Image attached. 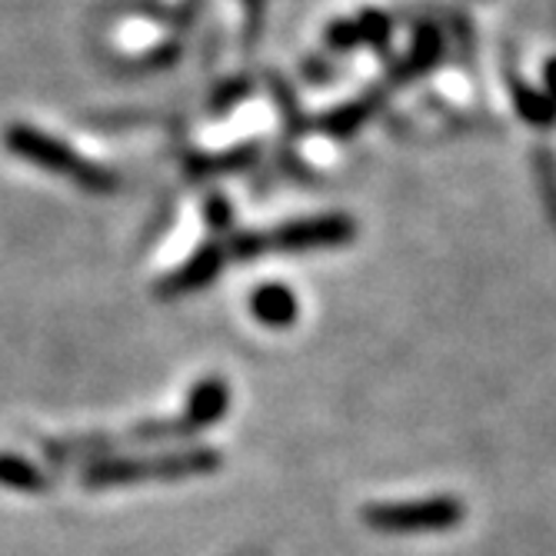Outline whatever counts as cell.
I'll return each instance as SVG.
<instances>
[{"mask_svg":"<svg viewBox=\"0 0 556 556\" xmlns=\"http://www.w3.org/2000/svg\"><path fill=\"white\" fill-rule=\"evenodd\" d=\"M4 147L17 161H27L47 174H64L71 177V184H77L87 193H111L117 187V177L111 170H104L100 164L84 161L74 147H67L64 140L50 137L30 124H11L4 130Z\"/></svg>","mask_w":556,"mask_h":556,"instance_id":"cell-1","label":"cell"},{"mask_svg":"<svg viewBox=\"0 0 556 556\" xmlns=\"http://www.w3.org/2000/svg\"><path fill=\"white\" fill-rule=\"evenodd\" d=\"M364 523L377 533L390 536H410V533H446L460 527L467 507L460 496H427L407 503H370L364 507Z\"/></svg>","mask_w":556,"mask_h":556,"instance_id":"cell-2","label":"cell"},{"mask_svg":"<svg viewBox=\"0 0 556 556\" xmlns=\"http://www.w3.org/2000/svg\"><path fill=\"white\" fill-rule=\"evenodd\" d=\"M224 467V457L217 450L193 446L184 453H167L157 460H121V464H100L84 473L87 486H114V483H134V480H184V477H207Z\"/></svg>","mask_w":556,"mask_h":556,"instance_id":"cell-3","label":"cell"},{"mask_svg":"<svg viewBox=\"0 0 556 556\" xmlns=\"http://www.w3.org/2000/svg\"><path fill=\"white\" fill-rule=\"evenodd\" d=\"M353 237V224L343 217H320V220H303L280 227L274 233H257V247L264 250H311V247H333L346 243Z\"/></svg>","mask_w":556,"mask_h":556,"instance_id":"cell-4","label":"cell"},{"mask_svg":"<svg viewBox=\"0 0 556 556\" xmlns=\"http://www.w3.org/2000/svg\"><path fill=\"white\" fill-rule=\"evenodd\" d=\"M227 407H230V390H227V383L220 377H211V380L193 387V393L187 400V410H184L180 420H184L187 433H193V430H204V427L217 424L227 414Z\"/></svg>","mask_w":556,"mask_h":556,"instance_id":"cell-5","label":"cell"},{"mask_svg":"<svg viewBox=\"0 0 556 556\" xmlns=\"http://www.w3.org/2000/svg\"><path fill=\"white\" fill-rule=\"evenodd\" d=\"M224 261H227V250L217 247V243H211V247H204V250H197L193 261L184 264V267L161 287V293H164V296H177V293H190V290L207 287V283L224 270Z\"/></svg>","mask_w":556,"mask_h":556,"instance_id":"cell-6","label":"cell"},{"mask_svg":"<svg viewBox=\"0 0 556 556\" xmlns=\"http://www.w3.org/2000/svg\"><path fill=\"white\" fill-rule=\"evenodd\" d=\"M250 307H254V317L264 327H290L300 314V303L296 296L283 287V283H264L254 296H250Z\"/></svg>","mask_w":556,"mask_h":556,"instance_id":"cell-7","label":"cell"},{"mask_svg":"<svg viewBox=\"0 0 556 556\" xmlns=\"http://www.w3.org/2000/svg\"><path fill=\"white\" fill-rule=\"evenodd\" d=\"M34 473L37 470H30L27 464H17L11 457L0 460V480H4V483H14V486H40V480Z\"/></svg>","mask_w":556,"mask_h":556,"instance_id":"cell-8","label":"cell"},{"mask_svg":"<svg viewBox=\"0 0 556 556\" xmlns=\"http://www.w3.org/2000/svg\"><path fill=\"white\" fill-rule=\"evenodd\" d=\"M247 4V24H250V34H257L261 27V14H264V0H243Z\"/></svg>","mask_w":556,"mask_h":556,"instance_id":"cell-9","label":"cell"},{"mask_svg":"<svg viewBox=\"0 0 556 556\" xmlns=\"http://www.w3.org/2000/svg\"><path fill=\"white\" fill-rule=\"evenodd\" d=\"M546 84H549V87H553V93H556V61L546 67Z\"/></svg>","mask_w":556,"mask_h":556,"instance_id":"cell-10","label":"cell"}]
</instances>
